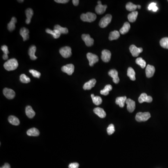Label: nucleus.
<instances>
[{"label": "nucleus", "mask_w": 168, "mask_h": 168, "mask_svg": "<svg viewBox=\"0 0 168 168\" xmlns=\"http://www.w3.org/2000/svg\"><path fill=\"white\" fill-rule=\"evenodd\" d=\"M59 53L63 58H69L72 55V49L69 46L62 47L59 49Z\"/></svg>", "instance_id": "nucleus-5"}, {"label": "nucleus", "mask_w": 168, "mask_h": 168, "mask_svg": "<svg viewBox=\"0 0 168 168\" xmlns=\"http://www.w3.org/2000/svg\"><path fill=\"white\" fill-rule=\"evenodd\" d=\"M33 13L34 12H33V10H32L31 8H27V10H25V14H26V17H27L25 22L28 24H30V22H31V19L33 16Z\"/></svg>", "instance_id": "nucleus-21"}, {"label": "nucleus", "mask_w": 168, "mask_h": 168, "mask_svg": "<svg viewBox=\"0 0 168 168\" xmlns=\"http://www.w3.org/2000/svg\"><path fill=\"white\" fill-rule=\"evenodd\" d=\"M27 135L30 137H38L39 135L40 132L37 128H33L29 129L27 132Z\"/></svg>", "instance_id": "nucleus-24"}, {"label": "nucleus", "mask_w": 168, "mask_h": 168, "mask_svg": "<svg viewBox=\"0 0 168 168\" xmlns=\"http://www.w3.org/2000/svg\"><path fill=\"white\" fill-rule=\"evenodd\" d=\"M160 44L163 48L168 49V38H162L160 40Z\"/></svg>", "instance_id": "nucleus-36"}, {"label": "nucleus", "mask_w": 168, "mask_h": 168, "mask_svg": "<svg viewBox=\"0 0 168 168\" xmlns=\"http://www.w3.org/2000/svg\"><path fill=\"white\" fill-rule=\"evenodd\" d=\"M25 113L26 115L29 118H32L35 115L36 113L33 110L31 107L30 106H27L25 109Z\"/></svg>", "instance_id": "nucleus-23"}, {"label": "nucleus", "mask_w": 168, "mask_h": 168, "mask_svg": "<svg viewBox=\"0 0 168 168\" xmlns=\"http://www.w3.org/2000/svg\"><path fill=\"white\" fill-rule=\"evenodd\" d=\"M107 7V5H102L101 4V1H98V5L95 7V11L98 14H103L105 13Z\"/></svg>", "instance_id": "nucleus-8"}, {"label": "nucleus", "mask_w": 168, "mask_h": 168, "mask_svg": "<svg viewBox=\"0 0 168 168\" xmlns=\"http://www.w3.org/2000/svg\"><path fill=\"white\" fill-rule=\"evenodd\" d=\"M36 49L37 48H36V46L32 45L29 49L28 54L31 60H36L37 59V56H36L35 55L36 52Z\"/></svg>", "instance_id": "nucleus-20"}, {"label": "nucleus", "mask_w": 168, "mask_h": 168, "mask_svg": "<svg viewBox=\"0 0 168 168\" xmlns=\"http://www.w3.org/2000/svg\"><path fill=\"white\" fill-rule=\"evenodd\" d=\"M8 120L10 123L13 125H15V126H18L20 124L19 119L15 116H13V115L10 116L8 117Z\"/></svg>", "instance_id": "nucleus-31"}, {"label": "nucleus", "mask_w": 168, "mask_h": 168, "mask_svg": "<svg viewBox=\"0 0 168 168\" xmlns=\"http://www.w3.org/2000/svg\"><path fill=\"white\" fill-rule=\"evenodd\" d=\"M101 59L104 62H109L111 58V53L109 50L104 49L101 52Z\"/></svg>", "instance_id": "nucleus-9"}, {"label": "nucleus", "mask_w": 168, "mask_h": 168, "mask_svg": "<svg viewBox=\"0 0 168 168\" xmlns=\"http://www.w3.org/2000/svg\"><path fill=\"white\" fill-rule=\"evenodd\" d=\"M138 14V12L136 11L130 13L128 16L129 21L131 22H135L137 18Z\"/></svg>", "instance_id": "nucleus-29"}, {"label": "nucleus", "mask_w": 168, "mask_h": 168, "mask_svg": "<svg viewBox=\"0 0 168 168\" xmlns=\"http://www.w3.org/2000/svg\"><path fill=\"white\" fill-rule=\"evenodd\" d=\"M3 93L5 97L7 99L11 100L15 97V92L14 91L10 88H5L3 90Z\"/></svg>", "instance_id": "nucleus-13"}, {"label": "nucleus", "mask_w": 168, "mask_h": 168, "mask_svg": "<svg viewBox=\"0 0 168 168\" xmlns=\"http://www.w3.org/2000/svg\"></svg>", "instance_id": "nucleus-50"}, {"label": "nucleus", "mask_w": 168, "mask_h": 168, "mask_svg": "<svg viewBox=\"0 0 168 168\" xmlns=\"http://www.w3.org/2000/svg\"><path fill=\"white\" fill-rule=\"evenodd\" d=\"M127 75L130 78L131 80L135 81V72L132 67H129L127 72Z\"/></svg>", "instance_id": "nucleus-30"}, {"label": "nucleus", "mask_w": 168, "mask_h": 168, "mask_svg": "<svg viewBox=\"0 0 168 168\" xmlns=\"http://www.w3.org/2000/svg\"><path fill=\"white\" fill-rule=\"evenodd\" d=\"M3 59L4 60H7L8 59V56L7 55H5V54H4L3 55Z\"/></svg>", "instance_id": "nucleus-47"}, {"label": "nucleus", "mask_w": 168, "mask_h": 168, "mask_svg": "<svg viewBox=\"0 0 168 168\" xmlns=\"http://www.w3.org/2000/svg\"><path fill=\"white\" fill-rule=\"evenodd\" d=\"M20 81L23 83H29L31 81V79L24 74H22L20 76Z\"/></svg>", "instance_id": "nucleus-38"}, {"label": "nucleus", "mask_w": 168, "mask_h": 168, "mask_svg": "<svg viewBox=\"0 0 168 168\" xmlns=\"http://www.w3.org/2000/svg\"><path fill=\"white\" fill-rule=\"evenodd\" d=\"M152 100H153V99H152V97L148 96L146 94V93H142L139 97V99H138V101L140 103H142L144 102L151 103V102Z\"/></svg>", "instance_id": "nucleus-11"}, {"label": "nucleus", "mask_w": 168, "mask_h": 168, "mask_svg": "<svg viewBox=\"0 0 168 168\" xmlns=\"http://www.w3.org/2000/svg\"><path fill=\"white\" fill-rule=\"evenodd\" d=\"M29 72L30 73H31L32 75H33L34 77L37 78H40V76H41V73L39 72H38V71L34 70L31 69L29 70Z\"/></svg>", "instance_id": "nucleus-41"}, {"label": "nucleus", "mask_w": 168, "mask_h": 168, "mask_svg": "<svg viewBox=\"0 0 168 168\" xmlns=\"http://www.w3.org/2000/svg\"><path fill=\"white\" fill-rule=\"evenodd\" d=\"M46 32L47 33L52 35L53 36V38H55V39L59 38L60 35H61V33L59 31L56 30V29H54L53 31H52V30L49 29H46Z\"/></svg>", "instance_id": "nucleus-27"}, {"label": "nucleus", "mask_w": 168, "mask_h": 168, "mask_svg": "<svg viewBox=\"0 0 168 168\" xmlns=\"http://www.w3.org/2000/svg\"><path fill=\"white\" fill-rule=\"evenodd\" d=\"M126 8L127 10L129 11H135V10L137 8V5L134 4L133 3L129 2L126 5Z\"/></svg>", "instance_id": "nucleus-35"}, {"label": "nucleus", "mask_w": 168, "mask_h": 168, "mask_svg": "<svg viewBox=\"0 0 168 168\" xmlns=\"http://www.w3.org/2000/svg\"><path fill=\"white\" fill-rule=\"evenodd\" d=\"M96 14L91 12H87L86 14H82L80 16V18L82 21L86 22H93L96 20Z\"/></svg>", "instance_id": "nucleus-2"}, {"label": "nucleus", "mask_w": 168, "mask_h": 168, "mask_svg": "<svg viewBox=\"0 0 168 168\" xmlns=\"http://www.w3.org/2000/svg\"><path fill=\"white\" fill-rule=\"evenodd\" d=\"M54 29H56L57 31H59V32L61 34H67L68 33V29H67L66 28H63V27H61L59 25H56L54 26Z\"/></svg>", "instance_id": "nucleus-34"}, {"label": "nucleus", "mask_w": 168, "mask_h": 168, "mask_svg": "<svg viewBox=\"0 0 168 168\" xmlns=\"http://www.w3.org/2000/svg\"><path fill=\"white\" fill-rule=\"evenodd\" d=\"M18 66L17 60L15 59H11L8 60L4 64V68L8 71H13L16 69Z\"/></svg>", "instance_id": "nucleus-1"}, {"label": "nucleus", "mask_w": 168, "mask_h": 168, "mask_svg": "<svg viewBox=\"0 0 168 168\" xmlns=\"http://www.w3.org/2000/svg\"><path fill=\"white\" fill-rule=\"evenodd\" d=\"M17 22V19L15 17H13L11 18L10 23L8 24V29L10 31H12L15 29V23Z\"/></svg>", "instance_id": "nucleus-25"}, {"label": "nucleus", "mask_w": 168, "mask_h": 168, "mask_svg": "<svg viewBox=\"0 0 168 168\" xmlns=\"http://www.w3.org/2000/svg\"><path fill=\"white\" fill-rule=\"evenodd\" d=\"M1 50L3 51V52L4 54H5V55H8V54L10 52L9 51H8V46H6L5 45L1 46Z\"/></svg>", "instance_id": "nucleus-42"}, {"label": "nucleus", "mask_w": 168, "mask_h": 168, "mask_svg": "<svg viewBox=\"0 0 168 168\" xmlns=\"http://www.w3.org/2000/svg\"><path fill=\"white\" fill-rule=\"evenodd\" d=\"M29 31L28 29L25 28V27H22L20 31V34L21 35L22 37L23 38V40L24 41L28 40L29 38Z\"/></svg>", "instance_id": "nucleus-17"}, {"label": "nucleus", "mask_w": 168, "mask_h": 168, "mask_svg": "<svg viewBox=\"0 0 168 168\" xmlns=\"http://www.w3.org/2000/svg\"><path fill=\"white\" fill-rule=\"evenodd\" d=\"M91 97H92V100H93V103L95 105L98 106V105H100L102 103V100L100 97L95 96L94 94H91Z\"/></svg>", "instance_id": "nucleus-32"}, {"label": "nucleus", "mask_w": 168, "mask_h": 168, "mask_svg": "<svg viewBox=\"0 0 168 168\" xmlns=\"http://www.w3.org/2000/svg\"><path fill=\"white\" fill-rule=\"evenodd\" d=\"M126 103L127 104V109L130 113L133 112L135 108V102L133 100L128 99L126 100Z\"/></svg>", "instance_id": "nucleus-15"}, {"label": "nucleus", "mask_w": 168, "mask_h": 168, "mask_svg": "<svg viewBox=\"0 0 168 168\" xmlns=\"http://www.w3.org/2000/svg\"><path fill=\"white\" fill-rule=\"evenodd\" d=\"M137 8H139V9H140V8H141V5H137Z\"/></svg>", "instance_id": "nucleus-48"}, {"label": "nucleus", "mask_w": 168, "mask_h": 168, "mask_svg": "<svg viewBox=\"0 0 168 168\" xmlns=\"http://www.w3.org/2000/svg\"><path fill=\"white\" fill-rule=\"evenodd\" d=\"M127 100V97L126 96L119 97L116 99L115 103L117 105H119L120 107H123Z\"/></svg>", "instance_id": "nucleus-22"}, {"label": "nucleus", "mask_w": 168, "mask_h": 168, "mask_svg": "<svg viewBox=\"0 0 168 168\" xmlns=\"http://www.w3.org/2000/svg\"><path fill=\"white\" fill-rule=\"evenodd\" d=\"M79 0H73L72 1V3H73V5L75 6H78L79 5Z\"/></svg>", "instance_id": "nucleus-45"}, {"label": "nucleus", "mask_w": 168, "mask_h": 168, "mask_svg": "<svg viewBox=\"0 0 168 168\" xmlns=\"http://www.w3.org/2000/svg\"><path fill=\"white\" fill-rule=\"evenodd\" d=\"M82 39L85 42L86 45L88 47L92 46L94 43V40L91 38L89 34H83L81 36Z\"/></svg>", "instance_id": "nucleus-12"}, {"label": "nucleus", "mask_w": 168, "mask_h": 168, "mask_svg": "<svg viewBox=\"0 0 168 168\" xmlns=\"http://www.w3.org/2000/svg\"><path fill=\"white\" fill-rule=\"evenodd\" d=\"M120 37V32L117 31H113L111 32L109 36V39L110 41L116 40Z\"/></svg>", "instance_id": "nucleus-28"}, {"label": "nucleus", "mask_w": 168, "mask_h": 168, "mask_svg": "<svg viewBox=\"0 0 168 168\" xmlns=\"http://www.w3.org/2000/svg\"><path fill=\"white\" fill-rule=\"evenodd\" d=\"M79 167V164L77 162H73V163L70 164L69 165V168H78Z\"/></svg>", "instance_id": "nucleus-43"}, {"label": "nucleus", "mask_w": 168, "mask_h": 168, "mask_svg": "<svg viewBox=\"0 0 168 168\" xmlns=\"http://www.w3.org/2000/svg\"><path fill=\"white\" fill-rule=\"evenodd\" d=\"M158 7L156 6V3H152L149 4L148 7V10H152L154 11V12H156L158 11Z\"/></svg>", "instance_id": "nucleus-39"}, {"label": "nucleus", "mask_w": 168, "mask_h": 168, "mask_svg": "<svg viewBox=\"0 0 168 168\" xmlns=\"http://www.w3.org/2000/svg\"><path fill=\"white\" fill-rule=\"evenodd\" d=\"M115 132L114 125L113 124H111L107 128V132L109 135H111Z\"/></svg>", "instance_id": "nucleus-40"}, {"label": "nucleus", "mask_w": 168, "mask_h": 168, "mask_svg": "<svg viewBox=\"0 0 168 168\" xmlns=\"http://www.w3.org/2000/svg\"><path fill=\"white\" fill-rule=\"evenodd\" d=\"M155 72V68L154 66L148 65L146 68V75L147 78H151Z\"/></svg>", "instance_id": "nucleus-16"}, {"label": "nucleus", "mask_w": 168, "mask_h": 168, "mask_svg": "<svg viewBox=\"0 0 168 168\" xmlns=\"http://www.w3.org/2000/svg\"><path fill=\"white\" fill-rule=\"evenodd\" d=\"M108 75L112 77L113 79V82L115 84L119 83L120 79L118 77V72L115 69L111 70L108 72Z\"/></svg>", "instance_id": "nucleus-14"}, {"label": "nucleus", "mask_w": 168, "mask_h": 168, "mask_svg": "<svg viewBox=\"0 0 168 168\" xmlns=\"http://www.w3.org/2000/svg\"><path fill=\"white\" fill-rule=\"evenodd\" d=\"M61 70L63 72L67 73L69 75H71L73 73L74 71V66L72 64H68L66 66H63Z\"/></svg>", "instance_id": "nucleus-10"}, {"label": "nucleus", "mask_w": 168, "mask_h": 168, "mask_svg": "<svg viewBox=\"0 0 168 168\" xmlns=\"http://www.w3.org/2000/svg\"><path fill=\"white\" fill-rule=\"evenodd\" d=\"M112 90V86L110 85H107L105 86V87H104L103 89L100 91V93L102 95L106 96V95H107L109 94L110 91Z\"/></svg>", "instance_id": "nucleus-33"}, {"label": "nucleus", "mask_w": 168, "mask_h": 168, "mask_svg": "<svg viewBox=\"0 0 168 168\" xmlns=\"http://www.w3.org/2000/svg\"><path fill=\"white\" fill-rule=\"evenodd\" d=\"M129 50L133 56L137 57L139 56L140 53L142 52L143 49L141 47L138 48L135 45H132L129 47Z\"/></svg>", "instance_id": "nucleus-6"}, {"label": "nucleus", "mask_w": 168, "mask_h": 168, "mask_svg": "<svg viewBox=\"0 0 168 168\" xmlns=\"http://www.w3.org/2000/svg\"><path fill=\"white\" fill-rule=\"evenodd\" d=\"M55 1L59 3H66L69 2L68 0H55Z\"/></svg>", "instance_id": "nucleus-44"}, {"label": "nucleus", "mask_w": 168, "mask_h": 168, "mask_svg": "<svg viewBox=\"0 0 168 168\" xmlns=\"http://www.w3.org/2000/svg\"><path fill=\"white\" fill-rule=\"evenodd\" d=\"M86 56L89 62V66H93L94 63H96L99 61V57L95 54L89 52L87 53Z\"/></svg>", "instance_id": "nucleus-7"}, {"label": "nucleus", "mask_w": 168, "mask_h": 168, "mask_svg": "<svg viewBox=\"0 0 168 168\" xmlns=\"http://www.w3.org/2000/svg\"><path fill=\"white\" fill-rule=\"evenodd\" d=\"M112 18V16L111 15H106L105 17L101 18L99 22V25L100 27H101L102 28H104L107 27L110 23Z\"/></svg>", "instance_id": "nucleus-4"}, {"label": "nucleus", "mask_w": 168, "mask_h": 168, "mask_svg": "<svg viewBox=\"0 0 168 168\" xmlns=\"http://www.w3.org/2000/svg\"><path fill=\"white\" fill-rule=\"evenodd\" d=\"M130 29V25L129 22H125L123 26L120 30V33L122 35L125 34L128 32Z\"/></svg>", "instance_id": "nucleus-26"}, {"label": "nucleus", "mask_w": 168, "mask_h": 168, "mask_svg": "<svg viewBox=\"0 0 168 168\" xmlns=\"http://www.w3.org/2000/svg\"><path fill=\"white\" fill-rule=\"evenodd\" d=\"M93 112L95 114L101 118H104L106 116V113L103 109L100 107H96L93 109Z\"/></svg>", "instance_id": "nucleus-19"}, {"label": "nucleus", "mask_w": 168, "mask_h": 168, "mask_svg": "<svg viewBox=\"0 0 168 168\" xmlns=\"http://www.w3.org/2000/svg\"><path fill=\"white\" fill-rule=\"evenodd\" d=\"M96 83V80L94 79H92L89 81L84 84L83 86V89L86 90H91L93 87H94Z\"/></svg>", "instance_id": "nucleus-18"}, {"label": "nucleus", "mask_w": 168, "mask_h": 168, "mask_svg": "<svg viewBox=\"0 0 168 168\" xmlns=\"http://www.w3.org/2000/svg\"><path fill=\"white\" fill-rule=\"evenodd\" d=\"M17 1L19 2V3H22V2H24V0H22V1H19V0H18Z\"/></svg>", "instance_id": "nucleus-49"}, {"label": "nucleus", "mask_w": 168, "mask_h": 168, "mask_svg": "<svg viewBox=\"0 0 168 168\" xmlns=\"http://www.w3.org/2000/svg\"><path fill=\"white\" fill-rule=\"evenodd\" d=\"M135 62L141 67L142 68H144L146 66V63L144 60L142 58H139L136 59Z\"/></svg>", "instance_id": "nucleus-37"}, {"label": "nucleus", "mask_w": 168, "mask_h": 168, "mask_svg": "<svg viewBox=\"0 0 168 168\" xmlns=\"http://www.w3.org/2000/svg\"><path fill=\"white\" fill-rule=\"evenodd\" d=\"M151 117V115L149 112H144V113L139 112L136 115L135 120L138 122L145 121L148 120Z\"/></svg>", "instance_id": "nucleus-3"}, {"label": "nucleus", "mask_w": 168, "mask_h": 168, "mask_svg": "<svg viewBox=\"0 0 168 168\" xmlns=\"http://www.w3.org/2000/svg\"><path fill=\"white\" fill-rule=\"evenodd\" d=\"M1 168H10V166L8 163H5Z\"/></svg>", "instance_id": "nucleus-46"}]
</instances>
